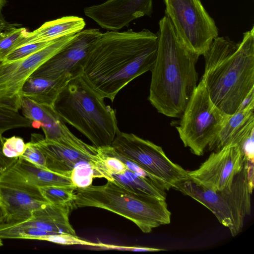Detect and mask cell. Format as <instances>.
I'll return each mask as SVG.
<instances>
[{
	"label": "cell",
	"instance_id": "cell-1",
	"mask_svg": "<svg viewBox=\"0 0 254 254\" xmlns=\"http://www.w3.org/2000/svg\"><path fill=\"white\" fill-rule=\"evenodd\" d=\"M157 50V35L148 29L107 31L91 46L81 75L94 90L113 102L124 87L151 70Z\"/></svg>",
	"mask_w": 254,
	"mask_h": 254
},
{
	"label": "cell",
	"instance_id": "cell-2",
	"mask_svg": "<svg viewBox=\"0 0 254 254\" xmlns=\"http://www.w3.org/2000/svg\"><path fill=\"white\" fill-rule=\"evenodd\" d=\"M156 35L148 100L159 113L180 118L197 85L195 65L199 56L182 44L165 15L159 22Z\"/></svg>",
	"mask_w": 254,
	"mask_h": 254
},
{
	"label": "cell",
	"instance_id": "cell-3",
	"mask_svg": "<svg viewBox=\"0 0 254 254\" xmlns=\"http://www.w3.org/2000/svg\"><path fill=\"white\" fill-rule=\"evenodd\" d=\"M203 56L201 81L214 104L232 115L254 91V27L244 33L239 43L218 36Z\"/></svg>",
	"mask_w": 254,
	"mask_h": 254
},
{
	"label": "cell",
	"instance_id": "cell-4",
	"mask_svg": "<svg viewBox=\"0 0 254 254\" xmlns=\"http://www.w3.org/2000/svg\"><path fill=\"white\" fill-rule=\"evenodd\" d=\"M53 108L64 123L75 128L96 148L111 146L120 130L115 110L81 74L64 86Z\"/></svg>",
	"mask_w": 254,
	"mask_h": 254
},
{
	"label": "cell",
	"instance_id": "cell-5",
	"mask_svg": "<svg viewBox=\"0 0 254 254\" xmlns=\"http://www.w3.org/2000/svg\"><path fill=\"white\" fill-rule=\"evenodd\" d=\"M73 207H94L111 211L133 222L144 233L171 222L166 199L135 193L114 181L76 188Z\"/></svg>",
	"mask_w": 254,
	"mask_h": 254
},
{
	"label": "cell",
	"instance_id": "cell-6",
	"mask_svg": "<svg viewBox=\"0 0 254 254\" xmlns=\"http://www.w3.org/2000/svg\"><path fill=\"white\" fill-rule=\"evenodd\" d=\"M229 116L212 102L200 80L181 116L177 129L184 146L201 156L215 138Z\"/></svg>",
	"mask_w": 254,
	"mask_h": 254
},
{
	"label": "cell",
	"instance_id": "cell-7",
	"mask_svg": "<svg viewBox=\"0 0 254 254\" xmlns=\"http://www.w3.org/2000/svg\"><path fill=\"white\" fill-rule=\"evenodd\" d=\"M164 0L165 15L181 42L194 54L203 56L218 36V29L200 0Z\"/></svg>",
	"mask_w": 254,
	"mask_h": 254
},
{
	"label": "cell",
	"instance_id": "cell-8",
	"mask_svg": "<svg viewBox=\"0 0 254 254\" xmlns=\"http://www.w3.org/2000/svg\"><path fill=\"white\" fill-rule=\"evenodd\" d=\"M111 146L115 151L174 189L189 179L188 171L172 162L162 147L133 133L119 130Z\"/></svg>",
	"mask_w": 254,
	"mask_h": 254
},
{
	"label": "cell",
	"instance_id": "cell-9",
	"mask_svg": "<svg viewBox=\"0 0 254 254\" xmlns=\"http://www.w3.org/2000/svg\"><path fill=\"white\" fill-rule=\"evenodd\" d=\"M61 37L23 59L0 62V110L18 112L21 108L24 84L43 64L57 53L75 37Z\"/></svg>",
	"mask_w": 254,
	"mask_h": 254
},
{
	"label": "cell",
	"instance_id": "cell-10",
	"mask_svg": "<svg viewBox=\"0 0 254 254\" xmlns=\"http://www.w3.org/2000/svg\"><path fill=\"white\" fill-rule=\"evenodd\" d=\"M245 160L240 145L230 144L212 152L198 169L188 171V176L195 183L213 190H228Z\"/></svg>",
	"mask_w": 254,
	"mask_h": 254
},
{
	"label": "cell",
	"instance_id": "cell-11",
	"mask_svg": "<svg viewBox=\"0 0 254 254\" xmlns=\"http://www.w3.org/2000/svg\"><path fill=\"white\" fill-rule=\"evenodd\" d=\"M101 33L96 28L82 30L76 33L69 43L40 66L31 76L72 78L81 74L84 60Z\"/></svg>",
	"mask_w": 254,
	"mask_h": 254
},
{
	"label": "cell",
	"instance_id": "cell-12",
	"mask_svg": "<svg viewBox=\"0 0 254 254\" xmlns=\"http://www.w3.org/2000/svg\"><path fill=\"white\" fill-rule=\"evenodd\" d=\"M20 109L23 116L32 122V127L42 128L45 139L92 155L100 153L98 148L85 143L72 133L53 107L22 97Z\"/></svg>",
	"mask_w": 254,
	"mask_h": 254
},
{
	"label": "cell",
	"instance_id": "cell-13",
	"mask_svg": "<svg viewBox=\"0 0 254 254\" xmlns=\"http://www.w3.org/2000/svg\"><path fill=\"white\" fill-rule=\"evenodd\" d=\"M153 0H107L99 4L85 7V15L102 28L118 31L133 20L151 16Z\"/></svg>",
	"mask_w": 254,
	"mask_h": 254
},
{
	"label": "cell",
	"instance_id": "cell-14",
	"mask_svg": "<svg viewBox=\"0 0 254 254\" xmlns=\"http://www.w3.org/2000/svg\"><path fill=\"white\" fill-rule=\"evenodd\" d=\"M0 185L39 195L41 187L75 186L70 177L40 168L20 157L0 173Z\"/></svg>",
	"mask_w": 254,
	"mask_h": 254
},
{
	"label": "cell",
	"instance_id": "cell-15",
	"mask_svg": "<svg viewBox=\"0 0 254 254\" xmlns=\"http://www.w3.org/2000/svg\"><path fill=\"white\" fill-rule=\"evenodd\" d=\"M31 139L45 155L47 170L57 174L70 177L73 169L81 163L103 161L100 151L98 155H90L46 140L37 133L32 134Z\"/></svg>",
	"mask_w": 254,
	"mask_h": 254
},
{
	"label": "cell",
	"instance_id": "cell-16",
	"mask_svg": "<svg viewBox=\"0 0 254 254\" xmlns=\"http://www.w3.org/2000/svg\"><path fill=\"white\" fill-rule=\"evenodd\" d=\"M0 202L6 213L7 223L29 219L33 212L49 203L42 195L0 185Z\"/></svg>",
	"mask_w": 254,
	"mask_h": 254
},
{
	"label": "cell",
	"instance_id": "cell-17",
	"mask_svg": "<svg viewBox=\"0 0 254 254\" xmlns=\"http://www.w3.org/2000/svg\"><path fill=\"white\" fill-rule=\"evenodd\" d=\"M231 210L233 226L230 231L235 237L241 232L246 217L251 211V195L246 160L242 169L233 178L228 190L220 191Z\"/></svg>",
	"mask_w": 254,
	"mask_h": 254
},
{
	"label": "cell",
	"instance_id": "cell-18",
	"mask_svg": "<svg viewBox=\"0 0 254 254\" xmlns=\"http://www.w3.org/2000/svg\"><path fill=\"white\" fill-rule=\"evenodd\" d=\"M254 132V104L229 116L215 138L209 144V151H218L230 144L240 145Z\"/></svg>",
	"mask_w": 254,
	"mask_h": 254
},
{
	"label": "cell",
	"instance_id": "cell-19",
	"mask_svg": "<svg viewBox=\"0 0 254 254\" xmlns=\"http://www.w3.org/2000/svg\"><path fill=\"white\" fill-rule=\"evenodd\" d=\"M72 204H54L48 203L34 211L28 220L14 224L28 226L53 233L76 235L69 221Z\"/></svg>",
	"mask_w": 254,
	"mask_h": 254
},
{
	"label": "cell",
	"instance_id": "cell-20",
	"mask_svg": "<svg viewBox=\"0 0 254 254\" xmlns=\"http://www.w3.org/2000/svg\"><path fill=\"white\" fill-rule=\"evenodd\" d=\"M190 196L209 209L219 222L230 231L233 226L231 210L220 191L199 185L190 179L178 184L174 188Z\"/></svg>",
	"mask_w": 254,
	"mask_h": 254
},
{
	"label": "cell",
	"instance_id": "cell-21",
	"mask_svg": "<svg viewBox=\"0 0 254 254\" xmlns=\"http://www.w3.org/2000/svg\"><path fill=\"white\" fill-rule=\"evenodd\" d=\"M85 25L83 18L76 16H63L46 22L32 32L27 31L26 29L15 44L13 50L27 44L53 41L63 36L75 34L82 31Z\"/></svg>",
	"mask_w": 254,
	"mask_h": 254
},
{
	"label": "cell",
	"instance_id": "cell-22",
	"mask_svg": "<svg viewBox=\"0 0 254 254\" xmlns=\"http://www.w3.org/2000/svg\"><path fill=\"white\" fill-rule=\"evenodd\" d=\"M70 79L67 77L53 79L30 76L23 85L22 96L53 107L60 92Z\"/></svg>",
	"mask_w": 254,
	"mask_h": 254
},
{
	"label": "cell",
	"instance_id": "cell-23",
	"mask_svg": "<svg viewBox=\"0 0 254 254\" xmlns=\"http://www.w3.org/2000/svg\"><path fill=\"white\" fill-rule=\"evenodd\" d=\"M112 176L113 181L135 193L166 199L165 190L127 168L124 173Z\"/></svg>",
	"mask_w": 254,
	"mask_h": 254
},
{
	"label": "cell",
	"instance_id": "cell-24",
	"mask_svg": "<svg viewBox=\"0 0 254 254\" xmlns=\"http://www.w3.org/2000/svg\"><path fill=\"white\" fill-rule=\"evenodd\" d=\"M55 234L18 224L4 223L0 225V238L38 240L42 236Z\"/></svg>",
	"mask_w": 254,
	"mask_h": 254
},
{
	"label": "cell",
	"instance_id": "cell-25",
	"mask_svg": "<svg viewBox=\"0 0 254 254\" xmlns=\"http://www.w3.org/2000/svg\"><path fill=\"white\" fill-rule=\"evenodd\" d=\"M75 186H53L39 188L44 198L54 204H72L75 198Z\"/></svg>",
	"mask_w": 254,
	"mask_h": 254
},
{
	"label": "cell",
	"instance_id": "cell-26",
	"mask_svg": "<svg viewBox=\"0 0 254 254\" xmlns=\"http://www.w3.org/2000/svg\"><path fill=\"white\" fill-rule=\"evenodd\" d=\"M32 127V122L19 112L0 110V133L21 127Z\"/></svg>",
	"mask_w": 254,
	"mask_h": 254
},
{
	"label": "cell",
	"instance_id": "cell-27",
	"mask_svg": "<svg viewBox=\"0 0 254 254\" xmlns=\"http://www.w3.org/2000/svg\"><path fill=\"white\" fill-rule=\"evenodd\" d=\"M26 30L25 28L15 27L0 32V62L5 61Z\"/></svg>",
	"mask_w": 254,
	"mask_h": 254
},
{
	"label": "cell",
	"instance_id": "cell-28",
	"mask_svg": "<svg viewBox=\"0 0 254 254\" xmlns=\"http://www.w3.org/2000/svg\"><path fill=\"white\" fill-rule=\"evenodd\" d=\"M38 240L64 245H81L95 247L97 244V243L82 240L78 237L77 235L64 233H55L42 236Z\"/></svg>",
	"mask_w": 254,
	"mask_h": 254
},
{
	"label": "cell",
	"instance_id": "cell-29",
	"mask_svg": "<svg viewBox=\"0 0 254 254\" xmlns=\"http://www.w3.org/2000/svg\"><path fill=\"white\" fill-rule=\"evenodd\" d=\"M56 40L31 43L20 46L9 53L3 62L18 60L25 58L40 50Z\"/></svg>",
	"mask_w": 254,
	"mask_h": 254
},
{
	"label": "cell",
	"instance_id": "cell-30",
	"mask_svg": "<svg viewBox=\"0 0 254 254\" xmlns=\"http://www.w3.org/2000/svg\"><path fill=\"white\" fill-rule=\"evenodd\" d=\"M26 147L23 139L20 137L13 136L4 137L2 146L3 155L9 158H17L24 153Z\"/></svg>",
	"mask_w": 254,
	"mask_h": 254
},
{
	"label": "cell",
	"instance_id": "cell-31",
	"mask_svg": "<svg viewBox=\"0 0 254 254\" xmlns=\"http://www.w3.org/2000/svg\"><path fill=\"white\" fill-rule=\"evenodd\" d=\"M19 157L40 168L47 170L45 155L41 150L32 141L26 143V149Z\"/></svg>",
	"mask_w": 254,
	"mask_h": 254
},
{
	"label": "cell",
	"instance_id": "cell-32",
	"mask_svg": "<svg viewBox=\"0 0 254 254\" xmlns=\"http://www.w3.org/2000/svg\"><path fill=\"white\" fill-rule=\"evenodd\" d=\"M99 149L106 169L111 176L123 173L127 170L126 165L120 159L111 153L107 147Z\"/></svg>",
	"mask_w": 254,
	"mask_h": 254
},
{
	"label": "cell",
	"instance_id": "cell-33",
	"mask_svg": "<svg viewBox=\"0 0 254 254\" xmlns=\"http://www.w3.org/2000/svg\"><path fill=\"white\" fill-rule=\"evenodd\" d=\"M97 244L96 246L93 247L95 248L97 250H118V251H131V252H159L162 251H166L165 250L149 248L141 246H117L114 245L104 244L103 243H97Z\"/></svg>",
	"mask_w": 254,
	"mask_h": 254
},
{
	"label": "cell",
	"instance_id": "cell-34",
	"mask_svg": "<svg viewBox=\"0 0 254 254\" xmlns=\"http://www.w3.org/2000/svg\"><path fill=\"white\" fill-rule=\"evenodd\" d=\"M254 132L242 143L240 147L248 163H254Z\"/></svg>",
	"mask_w": 254,
	"mask_h": 254
},
{
	"label": "cell",
	"instance_id": "cell-35",
	"mask_svg": "<svg viewBox=\"0 0 254 254\" xmlns=\"http://www.w3.org/2000/svg\"><path fill=\"white\" fill-rule=\"evenodd\" d=\"M4 137L0 133V168L3 170L8 167L17 158H9L5 157L2 153V146Z\"/></svg>",
	"mask_w": 254,
	"mask_h": 254
},
{
	"label": "cell",
	"instance_id": "cell-36",
	"mask_svg": "<svg viewBox=\"0 0 254 254\" xmlns=\"http://www.w3.org/2000/svg\"><path fill=\"white\" fill-rule=\"evenodd\" d=\"M19 26L20 25L17 23H11L6 21L1 13V9H0V32Z\"/></svg>",
	"mask_w": 254,
	"mask_h": 254
},
{
	"label": "cell",
	"instance_id": "cell-37",
	"mask_svg": "<svg viewBox=\"0 0 254 254\" xmlns=\"http://www.w3.org/2000/svg\"><path fill=\"white\" fill-rule=\"evenodd\" d=\"M6 213L4 207L0 202V225L6 222Z\"/></svg>",
	"mask_w": 254,
	"mask_h": 254
},
{
	"label": "cell",
	"instance_id": "cell-38",
	"mask_svg": "<svg viewBox=\"0 0 254 254\" xmlns=\"http://www.w3.org/2000/svg\"><path fill=\"white\" fill-rule=\"evenodd\" d=\"M6 3V0H0V9H1L5 5Z\"/></svg>",
	"mask_w": 254,
	"mask_h": 254
},
{
	"label": "cell",
	"instance_id": "cell-39",
	"mask_svg": "<svg viewBox=\"0 0 254 254\" xmlns=\"http://www.w3.org/2000/svg\"><path fill=\"white\" fill-rule=\"evenodd\" d=\"M2 245H3V244H2V241H1V239L0 238V247L2 246Z\"/></svg>",
	"mask_w": 254,
	"mask_h": 254
},
{
	"label": "cell",
	"instance_id": "cell-40",
	"mask_svg": "<svg viewBox=\"0 0 254 254\" xmlns=\"http://www.w3.org/2000/svg\"><path fill=\"white\" fill-rule=\"evenodd\" d=\"M3 171V169H2V168H0V173H1Z\"/></svg>",
	"mask_w": 254,
	"mask_h": 254
}]
</instances>
